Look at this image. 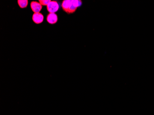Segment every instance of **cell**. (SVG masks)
<instances>
[{
  "instance_id": "cell-1",
  "label": "cell",
  "mask_w": 154,
  "mask_h": 115,
  "mask_svg": "<svg viewBox=\"0 0 154 115\" xmlns=\"http://www.w3.org/2000/svg\"><path fill=\"white\" fill-rule=\"evenodd\" d=\"M82 4L81 0H64L61 4V7L67 14H73L79 7H81Z\"/></svg>"
},
{
  "instance_id": "cell-2",
  "label": "cell",
  "mask_w": 154,
  "mask_h": 115,
  "mask_svg": "<svg viewBox=\"0 0 154 115\" xmlns=\"http://www.w3.org/2000/svg\"><path fill=\"white\" fill-rule=\"evenodd\" d=\"M59 9V5L55 1H51L47 6V9L49 13H55Z\"/></svg>"
},
{
  "instance_id": "cell-3",
  "label": "cell",
  "mask_w": 154,
  "mask_h": 115,
  "mask_svg": "<svg viewBox=\"0 0 154 115\" xmlns=\"http://www.w3.org/2000/svg\"><path fill=\"white\" fill-rule=\"evenodd\" d=\"M32 20L37 24H40L43 22L44 16L40 13H34L32 15Z\"/></svg>"
},
{
  "instance_id": "cell-4",
  "label": "cell",
  "mask_w": 154,
  "mask_h": 115,
  "mask_svg": "<svg viewBox=\"0 0 154 115\" xmlns=\"http://www.w3.org/2000/svg\"><path fill=\"white\" fill-rule=\"evenodd\" d=\"M31 10L34 13H39L42 9V5L37 1H33L31 3Z\"/></svg>"
},
{
  "instance_id": "cell-5",
  "label": "cell",
  "mask_w": 154,
  "mask_h": 115,
  "mask_svg": "<svg viewBox=\"0 0 154 115\" xmlns=\"http://www.w3.org/2000/svg\"><path fill=\"white\" fill-rule=\"evenodd\" d=\"M47 21L52 25L55 24L58 21L57 15L55 13H49L47 16Z\"/></svg>"
},
{
  "instance_id": "cell-6",
  "label": "cell",
  "mask_w": 154,
  "mask_h": 115,
  "mask_svg": "<svg viewBox=\"0 0 154 115\" xmlns=\"http://www.w3.org/2000/svg\"><path fill=\"white\" fill-rule=\"evenodd\" d=\"M18 3L19 7L21 9H24L27 7L28 1V0H18Z\"/></svg>"
},
{
  "instance_id": "cell-7",
  "label": "cell",
  "mask_w": 154,
  "mask_h": 115,
  "mask_svg": "<svg viewBox=\"0 0 154 115\" xmlns=\"http://www.w3.org/2000/svg\"><path fill=\"white\" fill-rule=\"evenodd\" d=\"M50 1V0H39V3L41 4L42 6H47Z\"/></svg>"
}]
</instances>
